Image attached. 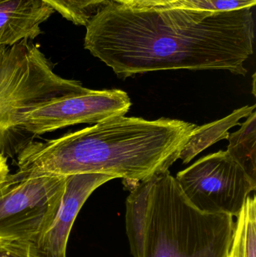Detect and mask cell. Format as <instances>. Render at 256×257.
Instances as JSON below:
<instances>
[{
	"label": "cell",
	"instance_id": "19",
	"mask_svg": "<svg viewBox=\"0 0 256 257\" xmlns=\"http://www.w3.org/2000/svg\"><path fill=\"white\" fill-rule=\"evenodd\" d=\"M2 241H2V240H0V243H1V242H2Z\"/></svg>",
	"mask_w": 256,
	"mask_h": 257
},
{
	"label": "cell",
	"instance_id": "17",
	"mask_svg": "<svg viewBox=\"0 0 256 257\" xmlns=\"http://www.w3.org/2000/svg\"><path fill=\"white\" fill-rule=\"evenodd\" d=\"M10 174L7 157L0 153V184L6 181Z\"/></svg>",
	"mask_w": 256,
	"mask_h": 257
},
{
	"label": "cell",
	"instance_id": "8",
	"mask_svg": "<svg viewBox=\"0 0 256 257\" xmlns=\"http://www.w3.org/2000/svg\"><path fill=\"white\" fill-rule=\"evenodd\" d=\"M66 178L64 192L55 212L30 244L32 257H67L69 235L83 205L98 187L114 179L100 173Z\"/></svg>",
	"mask_w": 256,
	"mask_h": 257
},
{
	"label": "cell",
	"instance_id": "15",
	"mask_svg": "<svg viewBox=\"0 0 256 257\" xmlns=\"http://www.w3.org/2000/svg\"><path fill=\"white\" fill-rule=\"evenodd\" d=\"M31 243L3 241L0 243V257H32Z\"/></svg>",
	"mask_w": 256,
	"mask_h": 257
},
{
	"label": "cell",
	"instance_id": "14",
	"mask_svg": "<svg viewBox=\"0 0 256 257\" xmlns=\"http://www.w3.org/2000/svg\"><path fill=\"white\" fill-rule=\"evenodd\" d=\"M256 0H181L166 6V9H186L201 12H225L251 8Z\"/></svg>",
	"mask_w": 256,
	"mask_h": 257
},
{
	"label": "cell",
	"instance_id": "6",
	"mask_svg": "<svg viewBox=\"0 0 256 257\" xmlns=\"http://www.w3.org/2000/svg\"><path fill=\"white\" fill-rule=\"evenodd\" d=\"M186 199L200 211L237 217L256 182L227 151L209 154L175 178Z\"/></svg>",
	"mask_w": 256,
	"mask_h": 257
},
{
	"label": "cell",
	"instance_id": "5",
	"mask_svg": "<svg viewBox=\"0 0 256 257\" xmlns=\"http://www.w3.org/2000/svg\"><path fill=\"white\" fill-rule=\"evenodd\" d=\"M66 178L9 174L0 184V240L33 242L55 212Z\"/></svg>",
	"mask_w": 256,
	"mask_h": 257
},
{
	"label": "cell",
	"instance_id": "9",
	"mask_svg": "<svg viewBox=\"0 0 256 257\" xmlns=\"http://www.w3.org/2000/svg\"><path fill=\"white\" fill-rule=\"evenodd\" d=\"M54 10L42 0H0V45L11 46L42 34Z\"/></svg>",
	"mask_w": 256,
	"mask_h": 257
},
{
	"label": "cell",
	"instance_id": "11",
	"mask_svg": "<svg viewBox=\"0 0 256 257\" xmlns=\"http://www.w3.org/2000/svg\"><path fill=\"white\" fill-rule=\"evenodd\" d=\"M227 152L256 182V112L248 116L237 131L229 134Z\"/></svg>",
	"mask_w": 256,
	"mask_h": 257
},
{
	"label": "cell",
	"instance_id": "12",
	"mask_svg": "<svg viewBox=\"0 0 256 257\" xmlns=\"http://www.w3.org/2000/svg\"><path fill=\"white\" fill-rule=\"evenodd\" d=\"M237 220L228 255L232 257H256V199H246Z\"/></svg>",
	"mask_w": 256,
	"mask_h": 257
},
{
	"label": "cell",
	"instance_id": "1",
	"mask_svg": "<svg viewBox=\"0 0 256 257\" xmlns=\"http://www.w3.org/2000/svg\"><path fill=\"white\" fill-rule=\"evenodd\" d=\"M254 27L251 8L201 12L130 7L110 0L86 26L84 48L122 78L177 69L245 76Z\"/></svg>",
	"mask_w": 256,
	"mask_h": 257
},
{
	"label": "cell",
	"instance_id": "4",
	"mask_svg": "<svg viewBox=\"0 0 256 257\" xmlns=\"http://www.w3.org/2000/svg\"><path fill=\"white\" fill-rule=\"evenodd\" d=\"M85 88L80 81L57 75L32 40L0 45V153L5 155L7 144L22 133L18 128L22 113Z\"/></svg>",
	"mask_w": 256,
	"mask_h": 257
},
{
	"label": "cell",
	"instance_id": "3",
	"mask_svg": "<svg viewBox=\"0 0 256 257\" xmlns=\"http://www.w3.org/2000/svg\"><path fill=\"white\" fill-rule=\"evenodd\" d=\"M126 227L133 257H227L234 217L195 208L169 171L131 190Z\"/></svg>",
	"mask_w": 256,
	"mask_h": 257
},
{
	"label": "cell",
	"instance_id": "16",
	"mask_svg": "<svg viewBox=\"0 0 256 257\" xmlns=\"http://www.w3.org/2000/svg\"><path fill=\"white\" fill-rule=\"evenodd\" d=\"M116 3L135 8L166 7L181 0H113Z\"/></svg>",
	"mask_w": 256,
	"mask_h": 257
},
{
	"label": "cell",
	"instance_id": "18",
	"mask_svg": "<svg viewBox=\"0 0 256 257\" xmlns=\"http://www.w3.org/2000/svg\"><path fill=\"white\" fill-rule=\"evenodd\" d=\"M227 257H232V256H230V255H228V256H227Z\"/></svg>",
	"mask_w": 256,
	"mask_h": 257
},
{
	"label": "cell",
	"instance_id": "10",
	"mask_svg": "<svg viewBox=\"0 0 256 257\" xmlns=\"http://www.w3.org/2000/svg\"><path fill=\"white\" fill-rule=\"evenodd\" d=\"M255 109V105H246L234 110L231 114L212 123L197 126L189 142L180 153L179 159L187 164L201 151L222 139H228V130L240 125V120L250 115Z\"/></svg>",
	"mask_w": 256,
	"mask_h": 257
},
{
	"label": "cell",
	"instance_id": "2",
	"mask_svg": "<svg viewBox=\"0 0 256 257\" xmlns=\"http://www.w3.org/2000/svg\"><path fill=\"white\" fill-rule=\"evenodd\" d=\"M196 127L165 117H112L57 139L27 142L18 153V172L54 177L105 174L137 186L168 170Z\"/></svg>",
	"mask_w": 256,
	"mask_h": 257
},
{
	"label": "cell",
	"instance_id": "13",
	"mask_svg": "<svg viewBox=\"0 0 256 257\" xmlns=\"http://www.w3.org/2000/svg\"><path fill=\"white\" fill-rule=\"evenodd\" d=\"M65 19L77 26H87L110 0H42Z\"/></svg>",
	"mask_w": 256,
	"mask_h": 257
},
{
	"label": "cell",
	"instance_id": "7",
	"mask_svg": "<svg viewBox=\"0 0 256 257\" xmlns=\"http://www.w3.org/2000/svg\"><path fill=\"white\" fill-rule=\"evenodd\" d=\"M132 102L119 89L84 90L54 98L22 113L18 128L34 136L74 126L96 124L112 117L124 116Z\"/></svg>",
	"mask_w": 256,
	"mask_h": 257
}]
</instances>
